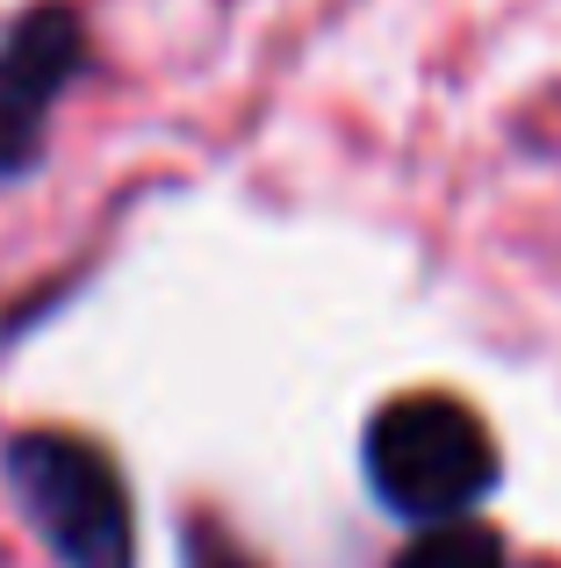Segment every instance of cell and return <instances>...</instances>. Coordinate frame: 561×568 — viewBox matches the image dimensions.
<instances>
[{"label":"cell","mask_w":561,"mask_h":568,"mask_svg":"<svg viewBox=\"0 0 561 568\" xmlns=\"http://www.w3.org/2000/svg\"><path fill=\"white\" fill-rule=\"evenodd\" d=\"M8 489L22 518L43 532L65 568H130L137 561V526H130V483L94 439L80 432H14L8 454Z\"/></svg>","instance_id":"6da1fadb"},{"label":"cell","mask_w":561,"mask_h":568,"mask_svg":"<svg viewBox=\"0 0 561 568\" xmlns=\"http://www.w3.org/2000/svg\"><path fill=\"white\" fill-rule=\"evenodd\" d=\"M86 65V29L80 8L65 0H37L29 14H14V29L0 37V181L29 173L51 138V109L72 87V72Z\"/></svg>","instance_id":"3957f363"},{"label":"cell","mask_w":561,"mask_h":568,"mask_svg":"<svg viewBox=\"0 0 561 568\" xmlns=\"http://www.w3.org/2000/svg\"><path fill=\"white\" fill-rule=\"evenodd\" d=\"M187 568H253V555L231 547L216 526H195V532H187Z\"/></svg>","instance_id":"5b68a950"},{"label":"cell","mask_w":561,"mask_h":568,"mask_svg":"<svg viewBox=\"0 0 561 568\" xmlns=\"http://www.w3.org/2000/svg\"><path fill=\"white\" fill-rule=\"evenodd\" d=\"M396 568H504V547L490 540L482 526H432L425 540H410L404 555H396Z\"/></svg>","instance_id":"277c9868"},{"label":"cell","mask_w":561,"mask_h":568,"mask_svg":"<svg viewBox=\"0 0 561 568\" xmlns=\"http://www.w3.org/2000/svg\"><path fill=\"white\" fill-rule=\"evenodd\" d=\"M367 475L404 518L447 526L497 483V446L468 403L425 388V396H396L367 425Z\"/></svg>","instance_id":"7a4b0ae2"}]
</instances>
